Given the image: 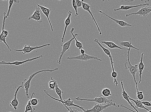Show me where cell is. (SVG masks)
I'll list each match as a JSON object with an SVG mask.
<instances>
[{
	"mask_svg": "<svg viewBox=\"0 0 151 112\" xmlns=\"http://www.w3.org/2000/svg\"><path fill=\"white\" fill-rule=\"evenodd\" d=\"M58 70V68H55L53 70H50L49 69H46V70L38 71L37 72L33 73L32 75H30L28 80L25 79L24 80L23 82L22 83L21 85L22 86V88H24L26 96L27 97V98L28 99L29 98H30L29 95V90L30 87V83L31 81H32L33 78L35 76L38 74L42 72H53V71Z\"/></svg>",
	"mask_w": 151,
	"mask_h": 112,
	"instance_id": "1",
	"label": "cell"
},
{
	"mask_svg": "<svg viewBox=\"0 0 151 112\" xmlns=\"http://www.w3.org/2000/svg\"><path fill=\"white\" fill-rule=\"evenodd\" d=\"M131 49V48H129L128 49V59L127 61H128V62H127L125 63V69H127V70H129V72L133 76L134 81H135V83L137 93L138 92V90L137 83L136 81L135 76L136 73L138 71H139V69H138V65L137 64V65L133 66L132 65L131 63L129 58V52H130V51Z\"/></svg>",
	"mask_w": 151,
	"mask_h": 112,
	"instance_id": "2",
	"label": "cell"
},
{
	"mask_svg": "<svg viewBox=\"0 0 151 112\" xmlns=\"http://www.w3.org/2000/svg\"><path fill=\"white\" fill-rule=\"evenodd\" d=\"M76 99L78 101H86L91 102H95L97 103L102 104L103 103H107L112 104V106H113L117 107H119V105H117L116 103H114L112 101V99L109 100L106 98V97H104L102 95H101L99 97L95 98L94 99H84L80 98L79 97H76Z\"/></svg>",
	"mask_w": 151,
	"mask_h": 112,
	"instance_id": "3",
	"label": "cell"
},
{
	"mask_svg": "<svg viewBox=\"0 0 151 112\" xmlns=\"http://www.w3.org/2000/svg\"><path fill=\"white\" fill-rule=\"evenodd\" d=\"M44 92L45 94L48 95V96L51 98L52 99L56 100V101H59L60 102H61V103L64 105V106L69 111V110H70V109L68 108V107L71 106H74L77 107V108L82 109L83 111H85L86 110L83 107L78 105H76L75 103H74L73 101H72L70 98H69V99L66 100L61 101V100L60 99L54 98V97H52L49 94V92H48L46 90H44Z\"/></svg>",
	"mask_w": 151,
	"mask_h": 112,
	"instance_id": "4",
	"label": "cell"
},
{
	"mask_svg": "<svg viewBox=\"0 0 151 112\" xmlns=\"http://www.w3.org/2000/svg\"><path fill=\"white\" fill-rule=\"evenodd\" d=\"M4 16L3 19V26H2V32L1 33V36H0V42H3L5 44L7 47H8V49L11 51H12L10 47H9L8 44H7L6 42V38L9 35V32L8 31L5 30V21L6 19L8 18L6 16V13H4Z\"/></svg>",
	"mask_w": 151,
	"mask_h": 112,
	"instance_id": "5",
	"label": "cell"
},
{
	"mask_svg": "<svg viewBox=\"0 0 151 112\" xmlns=\"http://www.w3.org/2000/svg\"><path fill=\"white\" fill-rule=\"evenodd\" d=\"M50 44L49 43L42 45L41 46H37L35 47H32L30 45H25L24 46L23 48L21 49H14V51L18 52H22L24 54L29 53L32 52L33 50L41 49L43 47L47 46H50Z\"/></svg>",
	"mask_w": 151,
	"mask_h": 112,
	"instance_id": "6",
	"label": "cell"
},
{
	"mask_svg": "<svg viewBox=\"0 0 151 112\" xmlns=\"http://www.w3.org/2000/svg\"><path fill=\"white\" fill-rule=\"evenodd\" d=\"M70 60H73V59H76V60H80L81 61H87L90 59H97L100 61H102L101 59H99L97 58V57L88 55L87 54H81L80 55L76 57H68V58Z\"/></svg>",
	"mask_w": 151,
	"mask_h": 112,
	"instance_id": "7",
	"label": "cell"
},
{
	"mask_svg": "<svg viewBox=\"0 0 151 112\" xmlns=\"http://www.w3.org/2000/svg\"><path fill=\"white\" fill-rule=\"evenodd\" d=\"M112 106V104H108L105 105H102L100 104H95L93 108L89 109L86 110L85 111L80 112H103L105 109Z\"/></svg>",
	"mask_w": 151,
	"mask_h": 112,
	"instance_id": "8",
	"label": "cell"
},
{
	"mask_svg": "<svg viewBox=\"0 0 151 112\" xmlns=\"http://www.w3.org/2000/svg\"><path fill=\"white\" fill-rule=\"evenodd\" d=\"M74 39H75L73 37L70 40L66 42L64 44L60 45L62 47V51L61 52V55H60L58 60L57 61V63L58 64H61L62 57L67 51H69V48L70 47L71 43Z\"/></svg>",
	"mask_w": 151,
	"mask_h": 112,
	"instance_id": "9",
	"label": "cell"
},
{
	"mask_svg": "<svg viewBox=\"0 0 151 112\" xmlns=\"http://www.w3.org/2000/svg\"><path fill=\"white\" fill-rule=\"evenodd\" d=\"M151 12V6L149 7H143L139 10L137 12L132 13L130 14H126V17L132 15H138L140 16H143L146 17Z\"/></svg>",
	"mask_w": 151,
	"mask_h": 112,
	"instance_id": "10",
	"label": "cell"
},
{
	"mask_svg": "<svg viewBox=\"0 0 151 112\" xmlns=\"http://www.w3.org/2000/svg\"><path fill=\"white\" fill-rule=\"evenodd\" d=\"M42 55H41L39 57H35V58H33L31 59H28L27 60L22 61H15L14 62H6L5 61H3L1 62L0 64L1 65H15L16 66H19L22 64H24L28 62L32 61H33L35 60L38 59H39L41 57H43Z\"/></svg>",
	"mask_w": 151,
	"mask_h": 112,
	"instance_id": "11",
	"label": "cell"
},
{
	"mask_svg": "<svg viewBox=\"0 0 151 112\" xmlns=\"http://www.w3.org/2000/svg\"><path fill=\"white\" fill-rule=\"evenodd\" d=\"M39 7H37L35 10L33 15H31L28 19V20H30L31 19L36 21L37 22L41 23L42 22V19L41 16L40 12L41 11Z\"/></svg>",
	"mask_w": 151,
	"mask_h": 112,
	"instance_id": "12",
	"label": "cell"
},
{
	"mask_svg": "<svg viewBox=\"0 0 151 112\" xmlns=\"http://www.w3.org/2000/svg\"><path fill=\"white\" fill-rule=\"evenodd\" d=\"M83 0H82L81 1V3L82 4V7L84 10L87 11L89 13L91 16L93 20L95 21L97 29L98 31L99 32L100 34L101 35L102 34V33L101 32V30H100V28L98 26L97 22L96 21L95 19L93 16V13L90 10L91 6L89 4L87 3H84L83 2Z\"/></svg>",
	"mask_w": 151,
	"mask_h": 112,
	"instance_id": "13",
	"label": "cell"
},
{
	"mask_svg": "<svg viewBox=\"0 0 151 112\" xmlns=\"http://www.w3.org/2000/svg\"><path fill=\"white\" fill-rule=\"evenodd\" d=\"M22 88V86L21 85L19 86L15 92V95H14V97L13 99L10 102V106L12 107L13 109H15L16 111H17L18 109V101L17 99V95L19 91V90Z\"/></svg>",
	"mask_w": 151,
	"mask_h": 112,
	"instance_id": "14",
	"label": "cell"
},
{
	"mask_svg": "<svg viewBox=\"0 0 151 112\" xmlns=\"http://www.w3.org/2000/svg\"><path fill=\"white\" fill-rule=\"evenodd\" d=\"M121 86L122 89H123V92H122V95L123 96V98L124 99H125L126 101L128 102V103L129 105H130L131 106L133 107V108L135 109L136 111H133V112H139L137 110L135 107L134 106L132 103L130 101V100H129V96L128 95V94L125 91V90L123 86V81L122 80H121Z\"/></svg>",
	"mask_w": 151,
	"mask_h": 112,
	"instance_id": "15",
	"label": "cell"
},
{
	"mask_svg": "<svg viewBox=\"0 0 151 112\" xmlns=\"http://www.w3.org/2000/svg\"><path fill=\"white\" fill-rule=\"evenodd\" d=\"M72 12L71 11H69L68 12V17L66 18L65 20V27L63 37H62L61 39V42L62 43L63 42H64V38L65 36L67 28H68V26L69 25H70L71 24V16H72Z\"/></svg>",
	"mask_w": 151,
	"mask_h": 112,
	"instance_id": "16",
	"label": "cell"
},
{
	"mask_svg": "<svg viewBox=\"0 0 151 112\" xmlns=\"http://www.w3.org/2000/svg\"><path fill=\"white\" fill-rule=\"evenodd\" d=\"M37 5L38 7H39L41 9V11L44 15L47 16L48 20L49 21V22L50 26V27L51 28V30L52 32H53V28L52 23L50 21V19L49 18V15L50 13V12L51 11V9H49L48 8H46L45 7L41 6L37 4Z\"/></svg>",
	"mask_w": 151,
	"mask_h": 112,
	"instance_id": "17",
	"label": "cell"
},
{
	"mask_svg": "<svg viewBox=\"0 0 151 112\" xmlns=\"http://www.w3.org/2000/svg\"><path fill=\"white\" fill-rule=\"evenodd\" d=\"M99 11V12H100V13L104 14V15L108 16V17L111 18V20L115 21V22H116V23L118 24L121 26V27H131L132 26L131 25L129 24L126 22H125L124 21L116 20V19L112 18L111 17V16L108 15L106 14L103 13V12L101 11Z\"/></svg>",
	"mask_w": 151,
	"mask_h": 112,
	"instance_id": "18",
	"label": "cell"
},
{
	"mask_svg": "<svg viewBox=\"0 0 151 112\" xmlns=\"http://www.w3.org/2000/svg\"><path fill=\"white\" fill-rule=\"evenodd\" d=\"M144 53H142L141 55V58L139 63L138 64V65L139 72V83L141 82V77L144 68V65L143 62V56Z\"/></svg>",
	"mask_w": 151,
	"mask_h": 112,
	"instance_id": "19",
	"label": "cell"
},
{
	"mask_svg": "<svg viewBox=\"0 0 151 112\" xmlns=\"http://www.w3.org/2000/svg\"><path fill=\"white\" fill-rule=\"evenodd\" d=\"M94 42L97 43L100 47H101V48L103 50V51L105 52V53L107 55L109 56L110 59V61H111V64H114V61L113 60V59H112V54L109 50L108 49L105 48V47L103 46L99 42V40H98L97 39H95L94 40Z\"/></svg>",
	"mask_w": 151,
	"mask_h": 112,
	"instance_id": "20",
	"label": "cell"
},
{
	"mask_svg": "<svg viewBox=\"0 0 151 112\" xmlns=\"http://www.w3.org/2000/svg\"><path fill=\"white\" fill-rule=\"evenodd\" d=\"M149 5V4L148 3H146L145 4H140L139 5L134 6H124L123 5H122L121 6L120 8L118 9H114V11H117L119 10L126 11L133 8H137V7H138L142 6H148Z\"/></svg>",
	"mask_w": 151,
	"mask_h": 112,
	"instance_id": "21",
	"label": "cell"
},
{
	"mask_svg": "<svg viewBox=\"0 0 151 112\" xmlns=\"http://www.w3.org/2000/svg\"><path fill=\"white\" fill-rule=\"evenodd\" d=\"M129 100L133 101L134 102V103L136 104V106L135 107L136 109L139 108L141 109H145V110L147 111H149V109L146 108V107L144 105L141 103V101L139 100H135L131 98L129 96Z\"/></svg>",
	"mask_w": 151,
	"mask_h": 112,
	"instance_id": "22",
	"label": "cell"
},
{
	"mask_svg": "<svg viewBox=\"0 0 151 112\" xmlns=\"http://www.w3.org/2000/svg\"><path fill=\"white\" fill-rule=\"evenodd\" d=\"M102 43L106 45L108 47H109L111 49L118 48L122 50L127 49V50L128 49L122 48V47H119L118 46V45L114 43V42H112L102 41Z\"/></svg>",
	"mask_w": 151,
	"mask_h": 112,
	"instance_id": "23",
	"label": "cell"
},
{
	"mask_svg": "<svg viewBox=\"0 0 151 112\" xmlns=\"http://www.w3.org/2000/svg\"><path fill=\"white\" fill-rule=\"evenodd\" d=\"M74 30H75L74 28H72L70 31V32L76 40V47L79 49H81L83 48V45L81 42L78 41L77 39H76V37L78 36V34H77V33H76L75 34H74L73 32Z\"/></svg>",
	"mask_w": 151,
	"mask_h": 112,
	"instance_id": "24",
	"label": "cell"
},
{
	"mask_svg": "<svg viewBox=\"0 0 151 112\" xmlns=\"http://www.w3.org/2000/svg\"><path fill=\"white\" fill-rule=\"evenodd\" d=\"M120 45L121 46H124V47H129V48H133L139 51V49L136 48L135 46H134L132 44V43L131 41V38L129 39V41L128 42H119Z\"/></svg>",
	"mask_w": 151,
	"mask_h": 112,
	"instance_id": "25",
	"label": "cell"
},
{
	"mask_svg": "<svg viewBox=\"0 0 151 112\" xmlns=\"http://www.w3.org/2000/svg\"><path fill=\"white\" fill-rule=\"evenodd\" d=\"M55 82H56V86H55V91L56 92V94L58 95L61 101H63V99L62 97V94L64 93V92L60 89L59 87V85L57 83V81L56 80H54Z\"/></svg>",
	"mask_w": 151,
	"mask_h": 112,
	"instance_id": "26",
	"label": "cell"
},
{
	"mask_svg": "<svg viewBox=\"0 0 151 112\" xmlns=\"http://www.w3.org/2000/svg\"><path fill=\"white\" fill-rule=\"evenodd\" d=\"M102 96L105 97H109L112 95L111 90L107 88L102 90Z\"/></svg>",
	"mask_w": 151,
	"mask_h": 112,
	"instance_id": "27",
	"label": "cell"
},
{
	"mask_svg": "<svg viewBox=\"0 0 151 112\" xmlns=\"http://www.w3.org/2000/svg\"><path fill=\"white\" fill-rule=\"evenodd\" d=\"M51 81L49 83V89L50 90H55V86H56V82L54 80L52 77H51Z\"/></svg>",
	"mask_w": 151,
	"mask_h": 112,
	"instance_id": "28",
	"label": "cell"
},
{
	"mask_svg": "<svg viewBox=\"0 0 151 112\" xmlns=\"http://www.w3.org/2000/svg\"><path fill=\"white\" fill-rule=\"evenodd\" d=\"M35 94L34 93H33L32 97H31L30 99L31 100V102H32V105L33 106L37 105L38 103H39V100L37 99V98H32L33 95H35Z\"/></svg>",
	"mask_w": 151,
	"mask_h": 112,
	"instance_id": "29",
	"label": "cell"
},
{
	"mask_svg": "<svg viewBox=\"0 0 151 112\" xmlns=\"http://www.w3.org/2000/svg\"><path fill=\"white\" fill-rule=\"evenodd\" d=\"M14 2V0H10L9 1V9L8 11V13H7L6 16L7 17H8V16H10V14L11 13V9L12 6H13Z\"/></svg>",
	"mask_w": 151,
	"mask_h": 112,
	"instance_id": "30",
	"label": "cell"
},
{
	"mask_svg": "<svg viewBox=\"0 0 151 112\" xmlns=\"http://www.w3.org/2000/svg\"><path fill=\"white\" fill-rule=\"evenodd\" d=\"M144 98V96L143 94V92L138 91L137 93V100H142Z\"/></svg>",
	"mask_w": 151,
	"mask_h": 112,
	"instance_id": "31",
	"label": "cell"
},
{
	"mask_svg": "<svg viewBox=\"0 0 151 112\" xmlns=\"http://www.w3.org/2000/svg\"><path fill=\"white\" fill-rule=\"evenodd\" d=\"M72 5L73 7L76 12V16H78L79 14L78 12V8L77 6L75 0H73V1H72Z\"/></svg>",
	"mask_w": 151,
	"mask_h": 112,
	"instance_id": "32",
	"label": "cell"
},
{
	"mask_svg": "<svg viewBox=\"0 0 151 112\" xmlns=\"http://www.w3.org/2000/svg\"><path fill=\"white\" fill-rule=\"evenodd\" d=\"M35 110V108H33L32 106L28 104L26 106L25 112H33Z\"/></svg>",
	"mask_w": 151,
	"mask_h": 112,
	"instance_id": "33",
	"label": "cell"
},
{
	"mask_svg": "<svg viewBox=\"0 0 151 112\" xmlns=\"http://www.w3.org/2000/svg\"><path fill=\"white\" fill-rule=\"evenodd\" d=\"M75 1L78 8L82 7V4L81 1H80L79 0H75Z\"/></svg>",
	"mask_w": 151,
	"mask_h": 112,
	"instance_id": "34",
	"label": "cell"
},
{
	"mask_svg": "<svg viewBox=\"0 0 151 112\" xmlns=\"http://www.w3.org/2000/svg\"><path fill=\"white\" fill-rule=\"evenodd\" d=\"M141 101V103H142L144 105L147 106L151 107V102H149L147 101Z\"/></svg>",
	"mask_w": 151,
	"mask_h": 112,
	"instance_id": "35",
	"label": "cell"
},
{
	"mask_svg": "<svg viewBox=\"0 0 151 112\" xmlns=\"http://www.w3.org/2000/svg\"><path fill=\"white\" fill-rule=\"evenodd\" d=\"M69 108L70 109V110H69L68 112H80L76 110L75 109H72L71 107H70Z\"/></svg>",
	"mask_w": 151,
	"mask_h": 112,
	"instance_id": "36",
	"label": "cell"
},
{
	"mask_svg": "<svg viewBox=\"0 0 151 112\" xmlns=\"http://www.w3.org/2000/svg\"><path fill=\"white\" fill-rule=\"evenodd\" d=\"M85 50H84L83 49H80V53L81 54H85Z\"/></svg>",
	"mask_w": 151,
	"mask_h": 112,
	"instance_id": "37",
	"label": "cell"
},
{
	"mask_svg": "<svg viewBox=\"0 0 151 112\" xmlns=\"http://www.w3.org/2000/svg\"><path fill=\"white\" fill-rule=\"evenodd\" d=\"M14 2H16V3H20V1H14Z\"/></svg>",
	"mask_w": 151,
	"mask_h": 112,
	"instance_id": "38",
	"label": "cell"
},
{
	"mask_svg": "<svg viewBox=\"0 0 151 112\" xmlns=\"http://www.w3.org/2000/svg\"><path fill=\"white\" fill-rule=\"evenodd\" d=\"M122 1V2H124V1H127V2H132L133 1Z\"/></svg>",
	"mask_w": 151,
	"mask_h": 112,
	"instance_id": "39",
	"label": "cell"
},
{
	"mask_svg": "<svg viewBox=\"0 0 151 112\" xmlns=\"http://www.w3.org/2000/svg\"><path fill=\"white\" fill-rule=\"evenodd\" d=\"M151 112V110L150 111H148V112Z\"/></svg>",
	"mask_w": 151,
	"mask_h": 112,
	"instance_id": "40",
	"label": "cell"
},
{
	"mask_svg": "<svg viewBox=\"0 0 151 112\" xmlns=\"http://www.w3.org/2000/svg\"><path fill=\"white\" fill-rule=\"evenodd\" d=\"M12 112L11 111V112Z\"/></svg>",
	"mask_w": 151,
	"mask_h": 112,
	"instance_id": "41",
	"label": "cell"
}]
</instances>
